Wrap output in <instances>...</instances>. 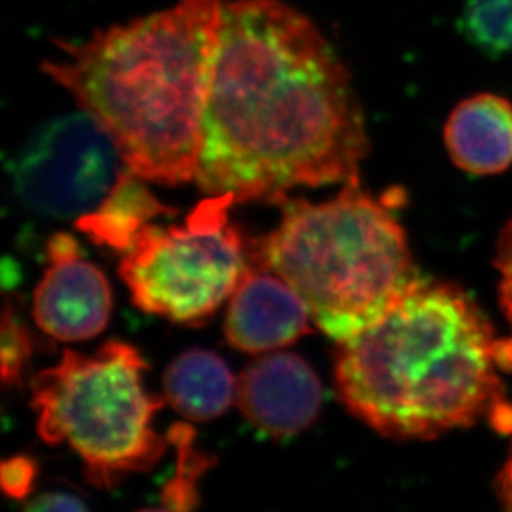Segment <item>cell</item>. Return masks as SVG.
Listing matches in <instances>:
<instances>
[{"instance_id": "1", "label": "cell", "mask_w": 512, "mask_h": 512, "mask_svg": "<svg viewBox=\"0 0 512 512\" xmlns=\"http://www.w3.org/2000/svg\"><path fill=\"white\" fill-rule=\"evenodd\" d=\"M347 68L281 0L223 4L196 183L209 196L281 206L290 189L360 184L368 153Z\"/></svg>"}, {"instance_id": "2", "label": "cell", "mask_w": 512, "mask_h": 512, "mask_svg": "<svg viewBox=\"0 0 512 512\" xmlns=\"http://www.w3.org/2000/svg\"><path fill=\"white\" fill-rule=\"evenodd\" d=\"M496 342L466 292L418 279L385 317L339 342L340 400L392 440H431L481 420L512 433Z\"/></svg>"}, {"instance_id": "3", "label": "cell", "mask_w": 512, "mask_h": 512, "mask_svg": "<svg viewBox=\"0 0 512 512\" xmlns=\"http://www.w3.org/2000/svg\"><path fill=\"white\" fill-rule=\"evenodd\" d=\"M221 0H179L98 30L42 65L110 133L126 170L179 186L196 178Z\"/></svg>"}, {"instance_id": "4", "label": "cell", "mask_w": 512, "mask_h": 512, "mask_svg": "<svg viewBox=\"0 0 512 512\" xmlns=\"http://www.w3.org/2000/svg\"><path fill=\"white\" fill-rule=\"evenodd\" d=\"M282 221L251 244L249 259L276 272L337 342L385 317L420 277L387 204L360 184L325 203L285 199Z\"/></svg>"}, {"instance_id": "5", "label": "cell", "mask_w": 512, "mask_h": 512, "mask_svg": "<svg viewBox=\"0 0 512 512\" xmlns=\"http://www.w3.org/2000/svg\"><path fill=\"white\" fill-rule=\"evenodd\" d=\"M146 368L133 345L110 340L90 357L67 350L58 365L32 378L40 438L72 446L95 488H115L131 473H148L171 445L151 428L165 401L141 387Z\"/></svg>"}, {"instance_id": "6", "label": "cell", "mask_w": 512, "mask_h": 512, "mask_svg": "<svg viewBox=\"0 0 512 512\" xmlns=\"http://www.w3.org/2000/svg\"><path fill=\"white\" fill-rule=\"evenodd\" d=\"M231 196H209L183 226L146 224L121 256V279L146 314L178 324L206 322L231 297L251 246L229 221Z\"/></svg>"}, {"instance_id": "7", "label": "cell", "mask_w": 512, "mask_h": 512, "mask_svg": "<svg viewBox=\"0 0 512 512\" xmlns=\"http://www.w3.org/2000/svg\"><path fill=\"white\" fill-rule=\"evenodd\" d=\"M120 160L112 136L90 113L58 116L35 130L15 158V194L50 218H82L112 191L123 173Z\"/></svg>"}, {"instance_id": "8", "label": "cell", "mask_w": 512, "mask_h": 512, "mask_svg": "<svg viewBox=\"0 0 512 512\" xmlns=\"http://www.w3.org/2000/svg\"><path fill=\"white\" fill-rule=\"evenodd\" d=\"M49 267L34 294V320L60 342L102 334L112 315V289L95 264L83 259L77 239L57 232L47 242Z\"/></svg>"}, {"instance_id": "9", "label": "cell", "mask_w": 512, "mask_h": 512, "mask_svg": "<svg viewBox=\"0 0 512 512\" xmlns=\"http://www.w3.org/2000/svg\"><path fill=\"white\" fill-rule=\"evenodd\" d=\"M310 309L276 272L249 259L229 302L224 334L246 353L272 352L310 334Z\"/></svg>"}, {"instance_id": "10", "label": "cell", "mask_w": 512, "mask_h": 512, "mask_svg": "<svg viewBox=\"0 0 512 512\" xmlns=\"http://www.w3.org/2000/svg\"><path fill=\"white\" fill-rule=\"evenodd\" d=\"M237 405L259 430L285 438L317 420L322 385L304 358L295 353H272L257 358L242 372Z\"/></svg>"}, {"instance_id": "11", "label": "cell", "mask_w": 512, "mask_h": 512, "mask_svg": "<svg viewBox=\"0 0 512 512\" xmlns=\"http://www.w3.org/2000/svg\"><path fill=\"white\" fill-rule=\"evenodd\" d=\"M445 143L458 168L498 174L512 166V105L493 93L466 98L451 112Z\"/></svg>"}, {"instance_id": "12", "label": "cell", "mask_w": 512, "mask_h": 512, "mask_svg": "<svg viewBox=\"0 0 512 512\" xmlns=\"http://www.w3.org/2000/svg\"><path fill=\"white\" fill-rule=\"evenodd\" d=\"M165 397L179 415L193 421H209L229 410L236 380L223 358L193 348L181 353L166 370Z\"/></svg>"}, {"instance_id": "13", "label": "cell", "mask_w": 512, "mask_h": 512, "mask_svg": "<svg viewBox=\"0 0 512 512\" xmlns=\"http://www.w3.org/2000/svg\"><path fill=\"white\" fill-rule=\"evenodd\" d=\"M173 214L176 209L156 199L140 176L123 170L102 204L77 219V228L98 246L125 252L146 224L158 216Z\"/></svg>"}, {"instance_id": "14", "label": "cell", "mask_w": 512, "mask_h": 512, "mask_svg": "<svg viewBox=\"0 0 512 512\" xmlns=\"http://www.w3.org/2000/svg\"><path fill=\"white\" fill-rule=\"evenodd\" d=\"M168 440L176 448L178 466L176 474L165 484L161 491V511H193L198 508V481L209 468H213L216 459L204 455L194 448V433L186 423H174L168 431Z\"/></svg>"}, {"instance_id": "15", "label": "cell", "mask_w": 512, "mask_h": 512, "mask_svg": "<svg viewBox=\"0 0 512 512\" xmlns=\"http://www.w3.org/2000/svg\"><path fill=\"white\" fill-rule=\"evenodd\" d=\"M468 42L489 57L512 52V0H468L459 20Z\"/></svg>"}, {"instance_id": "16", "label": "cell", "mask_w": 512, "mask_h": 512, "mask_svg": "<svg viewBox=\"0 0 512 512\" xmlns=\"http://www.w3.org/2000/svg\"><path fill=\"white\" fill-rule=\"evenodd\" d=\"M2 382L4 387H19L24 380V372L34 353L29 330L15 314L14 305L5 300L2 317Z\"/></svg>"}, {"instance_id": "17", "label": "cell", "mask_w": 512, "mask_h": 512, "mask_svg": "<svg viewBox=\"0 0 512 512\" xmlns=\"http://www.w3.org/2000/svg\"><path fill=\"white\" fill-rule=\"evenodd\" d=\"M494 266L499 272V304L511 329L509 337L496 342V358L501 370L512 372V219L499 234Z\"/></svg>"}, {"instance_id": "18", "label": "cell", "mask_w": 512, "mask_h": 512, "mask_svg": "<svg viewBox=\"0 0 512 512\" xmlns=\"http://www.w3.org/2000/svg\"><path fill=\"white\" fill-rule=\"evenodd\" d=\"M39 466L29 456H14L2 463V489L9 498L25 499L34 489Z\"/></svg>"}, {"instance_id": "19", "label": "cell", "mask_w": 512, "mask_h": 512, "mask_svg": "<svg viewBox=\"0 0 512 512\" xmlns=\"http://www.w3.org/2000/svg\"><path fill=\"white\" fill-rule=\"evenodd\" d=\"M25 509L27 511H83L87 509V504L73 494L49 493L32 499Z\"/></svg>"}, {"instance_id": "20", "label": "cell", "mask_w": 512, "mask_h": 512, "mask_svg": "<svg viewBox=\"0 0 512 512\" xmlns=\"http://www.w3.org/2000/svg\"><path fill=\"white\" fill-rule=\"evenodd\" d=\"M494 491L498 494L499 501L504 508L512 511V441L509 448L508 459L503 469L499 471L498 478L494 481Z\"/></svg>"}]
</instances>
